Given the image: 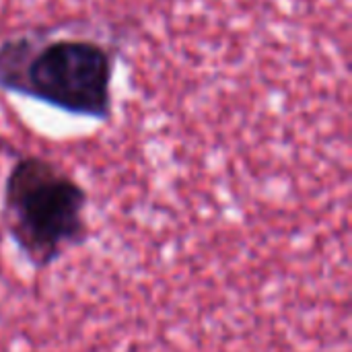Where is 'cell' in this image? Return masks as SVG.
<instances>
[{"instance_id":"6da1fadb","label":"cell","mask_w":352,"mask_h":352,"mask_svg":"<svg viewBox=\"0 0 352 352\" xmlns=\"http://www.w3.org/2000/svg\"><path fill=\"white\" fill-rule=\"evenodd\" d=\"M87 190L52 161L19 159L4 186V225L35 268L52 266L87 237Z\"/></svg>"},{"instance_id":"7a4b0ae2","label":"cell","mask_w":352,"mask_h":352,"mask_svg":"<svg viewBox=\"0 0 352 352\" xmlns=\"http://www.w3.org/2000/svg\"><path fill=\"white\" fill-rule=\"evenodd\" d=\"M0 85L68 113L107 118L111 62L93 41L58 39L27 56V64L0 62Z\"/></svg>"}]
</instances>
